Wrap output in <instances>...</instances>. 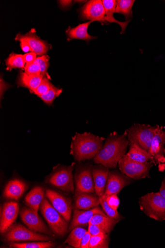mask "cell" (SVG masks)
<instances>
[{
  "label": "cell",
  "mask_w": 165,
  "mask_h": 248,
  "mask_svg": "<svg viewBox=\"0 0 165 248\" xmlns=\"http://www.w3.org/2000/svg\"><path fill=\"white\" fill-rule=\"evenodd\" d=\"M129 142L125 132L122 135L111 134L101 151L93 158V162L108 169L116 168L126 155Z\"/></svg>",
  "instance_id": "cell-1"
},
{
  "label": "cell",
  "mask_w": 165,
  "mask_h": 248,
  "mask_svg": "<svg viewBox=\"0 0 165 248\" xmlns=\"http://www.w3.org/2000/svg\"><path fill=\"white\" fill-rule=\"evenodd\" d=\"M105 140L90 133H77L73 138L70 154L78 162L94 158L103 148Z\"/></svg>",
  "instance_id": "cell-2"
},
{
  "label": "cell",
  "mask_w": 165,
  "mask_h": 248,
  "mask_svg": "<svg viewBox=\"0 0 165 248\" xmlns=\"http://www.w3.org/2000/svg\"><path fill=\"white\" fill-rule=\"evenodd\" d=\"M140 209L149 217L165 220V199L159 192L150 193L139 199Z\"/></svg>",
  "instance_id": "cell-3"
},
{
  "label": "cell",
  "mask_w": 165,
  "mask_h": 248,
  "mask_svg": "<svg viewBox=\"0 0 165 248\" xmlns=\"http://www.w3.org/2000/svg\"><path fill=\"white\" fill-rule=\"evenodd\" d=\"M157 127L158 125L134 124L126 131L129 144L135 143L150 153Z\"/></svg>",
  "instance_id": "cell-4"
},
{
  "label": "cell",
  "mask_w": 165,
  "mask_h": 248,
  "mask_svg": "<svg viewBox=\"0 0 165 248\" xmlns=\"http://www.w3.org/2000/svg\"><path fill=\"white\" fill-rule=\"evenodd\" d=\"M40 210L51 231L57 235L64 236L68 230V222L45 198L42 202Z\"/></svg>",
  "instance_id": "cell-5"
},
{
  "label": "cell",
  "mask_w": 165,
  "mask_h": 248,
  "mask_svg": "<svg viewBox=\"0 0 165 248\" xmlns=\"http://www.w3.org/2000/svg\"><path fill=\"white\" fill-rule=\"evenodd\" d=\"M4 241L15 242L26 241H48L53 238L49 235L35 232L23 225L17 223L11 225L4 237Z\"/></svg>",
  "instance_id": "cell-6"
},
{
  "label": "cell",
  "mask_w": 165,
  "mask_h": 248,
  "mask_svg": "<svg viewBox=\"0 0 165 248\" xmlns=\"http://www.w3.org/2000/svg\"><path fill=\"white\" fill-rule=\"evenodd\" d=\"M118 165L122 173L135 180L150 177V171L152 167L151 162H137L130 159L126 155L119 162Z\"/></svg>",
  "instance_id": "cell-7"
},
{
  "label": "cell",
  "mask_w": 165,
  "mask_h": 248,
  "mask_svg": "<svg viewBox=\"0 0 165 248\" xmlns=\"http://www.w3.org/2000/svg\"><path fill=\"white\" fill-rule=\"evenodd\" d=\"M74 168L73 164L72 166L60 169L47 179V182L62 191L74 193L75 186L73 171Z\"/></svg>",
  "instance_id": "cell-8"
},
{
  "label": "cell",
  "mask_w": 165,
  "mask_h": 248,
  "mask_svg": "<svg viewBox=\"0 0 165 248\" xmlns=\"http://www.w3.org/2000/svg\"><path fill=\"white\" fill-rule=\"evenodd\" d=\"M79 12L80 17L83 20L107 24L105 9L101 0H90L82 7Z\"/></svg>",
  "instance_id": "cell-9"
},
{
  "label": "cell",
  "mask_w": 165,
  "mask_h": 248,
  "mask_svg": "<svg viewBox=\"0 0 165 248\" xmlns=\"http://www.w3.org/2000/svg\"><path fill=\"white\" fill-rule=\"evenodd\" d=\"M20 216L22 222L32 231L50 236L55 234L30 208H23L20 212Z\"/></svg>",
  "instance_id": "cell-10"
},
{
  "label": "cell",
  "mask_w": 165,
  "mask_h": 248,
  "mask_svg": "<svg viewBox=\"0 0 165 248\" xmlns=\"http://www.w3.org/2000/svg\"><path fill=\"white\" fill-rule=\"evenodd\" d=\"M45 196L50 201L55 209L69 222L73 208L72 200L50 189L46 190Z\"/></svg>",
  "instance_id": "cell-11"
},
{
  "label": "cell",
  "mask_w": 165,
  "mask_h": 248,
  "mask_svg": "<svg viewBox=\"0 0 165 248\" xmlns=\"http://www.w3.org/2000/svg\"><path fill=\"white\" fill-rule=\"evenodd\" d=\"M91 165L80 166L75 174L76 191L93 193L95 192Z\"/></svg>",
  "instance_id": "cell-12"
},
{
  "label": "cell",
  "mask_w": 165,
  "mask_h": 248,
  "mask_svg": "<svg viewBox=\"0 0 165 248\" xmlns=\"http://www.w3.org/2000/svg\"><path fill=\"white\" fill-rule=\"evenodd\" d=\"M15 40L16 41H23L28 43L31 51L38 56L45 55L50 48V45L38 36L34 30L30 31L26 34H17Z\"/></svg>",
  "instance_id": "cell-13"
},
{
  "label": "cell",
  "mask_w": 165,
  "mask_h": 248,
  "mask_svg": "<svg viewBox=\"0 0 165 248\" xmlns=\"http://www.w3.org/2000/svg\"><path fill=\"white\" fill-rule=\"evenodd\" d=\"M132 179L117 170L109 171L104 195L119 194L125 187L133 183Z\"/></svg>",
  "instance_id": "cell-14"
},
{
  "label": "cell",
  "mask_w": 165,
  "mask_h": 248,
  "mask_svg": "<svg viewBox=\"0 0 165 248\" xmlns=\"http://www.w3.org/2000/svg\"><path fill=\"white\" fill-rule=\"evenodd\" d=\"M165 128L158 125L150 151L154 164L165 162Z\"/></svg>",
  "instance_id": "cell-15"
},
{
  "label": "cell",
  "mask_w": 165,
  "mask_h": 248,
  "mask_svg": "<svg viewBox=\"0 0 165 248\" xmlns=\"http://www.w3.org/2000/svg\"><path fill=\"white\" fill-rule=\"evenodd\" d=\"M19 205L15 202H6L1 214L0 231L5 233L15 220L19 213Z\"/></svg>",
  "instance_id": "cell-16"
},
{
  "label": "cell",
  "mask_w": 165,
  "mask_h": 248,
  "mask_svg": "<svg viewBox=\"0 0 165 248\" xmlns=\"http://www.w3.org/2000/svg\"><path fill=\"white\" fill-rule=\"evenodd\" d=\"M98 214L107 216L99 207L84 211L74 209L73 220L70 223L68 231H72L75 228L81 227L89 225L92 217Z\"/></svg>",
  "instance_id": "cell-17"
},
{
  "label": "cell",
  "mask_w": 165,
  "mask_h": 248,
  "mask_svg": "<svg viewBox=\"0 0 165 248\" xmlns=\"http://www.w3.org/2000/svg\"><path fill=\"white\" fill-rule=\"evenodd\" d=\"M74 199V209L88 210L100 204L99 197L90 193L75 191Z\"/></svg>",
  "instance_id": "cell-18"
},
{
  "label": "cell",
  "mask_w": 165,
  "mask_h": 248,
  "mask_svg": "<svg viewBox=\"0 0 165 248\" xmlns=\"http://www.w3.org/2000/svg\"><path fill=\"white\" fill-rule=\"evenodd\" d=\"M109 173V169L102 165L92 167V175L94 186H95V192L99 197L104 194Z\"/></svg>",
  "instance_id": "cell-19"
},
{
  "label": "cell",
  "mask_w": 165,
  "mask_h": 248,
  "mask_svg": "<svg viewBox=\"0 0 165 248\" xmlns=\"http://www.w3.org/2000/svg\"><path fill=\"white\" fill-rule=\"evenodd\" d=\"M28 188L26 183L19 179L11 180L6 186L4 191V197L18 200L25 193Z\"/></svg>",
  "instance_id": "cell-20"
},
{
  "label": "cell",
  "mask_w": 165,
  "mask_h": 248,
  "mask_svg": "<svg viewBox=\"0 0 165 248\" xmlns=\"http://www.w3.org/2000/svg\"><path fill=\"white\" fill-rule=\"evenodd\" d=\"M45 189L37 186L32 189L25 198L26 205L38 215V210L44 199Z\"/></svg>",
  "instance_id": "cell-21"
},
{
  "label": "cell",
  "mask_w": 165,
  "mask_h": 248,
  "mask_svg": "<svg viewBox=\"0 0 165 248\" xmlns=\"http://www.w3.org/2000/svg\"><path fill=\"white\" fill-rule=\"evenodd\" d=\"M102 2L105 11L106 22L119 24L121 28V34L125 33L130 20L121 22L117 20L114 18L113 15L116 11L117 1H115V0H103Z\"/></svg>",
  "instance_id": "cell-22"
},
{
  "label": "cell",
  "mask_w": 165,
  "mask_h": 248,
  "mask_svg": "<svg viewBox=\"0 0 165 248\" xmlns=\"http://www.w3.org/2000/svg\"><path fill=\"white\" fill-rule=\"evenodd\" d=\"M129 145V151L126 155L130 159L141 163H154L153 157L150 153L135 143H130Z\"/></svg>",
  "instance_id": "cell-23"
},
{
  "label": "cell",
  "mask_w": 165,
  "mask_h": 248,
  "mask_svg": "<svg viewBox=\"0 0 165 248\" xmlns=\"http://www.w3.org/2000/svg\"><path fill=\"white\" fill-rule=\"evenodd\" d=\"M92 21H89L85 23L80 24L76 27L71 29L67 31L68 40L81 39L89 41L92 39L97 38L90 35L88 32L89 26Z\"/></svg>",
  "instance_id": "cell-24"
},
{
  "label": "cell",
  "mask_w": 165,
  "mask_h": 248,
  "mask_svg": "<svg viewBox=\"0 0 165 248\" xmlns=\"http://www.w3.org/2000/svg\"><path fill=\"white\" fill-rule=\"evenodd\" d=\"M44 78L42 75L33 76L28 75L25 72H21L18 78L17 85L18 86L29 89L30 92L39 85Z\"/></svg>",
  "instance_id": "cell-25"
},
{
  "label": "cell",
  "mask_w": 165,
  "mask_h": 248,
  "mask_svg": "<svg viewBox=\"0 0 165 248\" xmlns=\"http://www.w3.org/2000/svg\"><path fill=\"white\" fill-rule=\"evenodd\" d=\"M120 220L112 218L107 216L96 215L90 220L89 223L99 225L109 234L113 230L116 224Z\"/></svg>",
  "instance_id": "cell-26"
},
{
  "label": "cell",
  "mask_w": 165,
  "mask_h": 248,
  "mask_svg": "<svg viewBox=\"0 0 165 248\" xmlns=\"http://www.w3.org/2000/svg\"><path fill=\"white\" fill-rule=\"evenodd\" d=\"M88 231L81 227L73 229L64 242L75 248H80L82 239Z\"/></svg>",
  "instance_id": "cell-27"
},
{
  "label": "cell",
  "mask_w": 165,
  "mask_h": 248,
  "mask_svg": "<svg viewBox=\"0 0 165 248\" xmlns=\"http://www.w3.org/2000/svg\"><path fill=\"white\" fill-rule=\"evenodd\" d=\"M135 1L133 0H119L117 1L115 13L124 15L126 20L132 17V8Z\"/></svg>",
  "instance_id": "cell-28"
},
{
  "label": "cell",
  "mask_w": 165,
  "mask_h": 248,
  "mask_svg": "<svg viewBox=\"0 0 165 248\" xmlns=\"http://www.w3.org/2000/svg\"><path fill=\"white\" fill-rule=\"evenodd\" d=\"M55 246V243L51 241L24 243L10 242L9 244L10 248H51Z\"/></svg>",
  "instance_id": "cell-29"
},
{
  "label": "cell",
  "mask_w": 165,
  "mask_h": 248,
  "mask_svg": "<svg viewBox=\"0 0 165 248\" xmlns=\"http://www.w3.org/2000/svg\"><path fill=\"white\" fill-rule=\"evenodd\" d=\"M25 64L26 62L23 60L22 55L16 54L14 53L10 54L6 60V64L7 66V70L25 69Z\"/></svg>",
  "instance_id": "cell-30"
},
{
  "label": "cell",
  "mask_w": 165,
  "mask_h": 248,
  "mask_svg": "<svg viewBox=\"0 0 165 248\" xmlns=\"http://www.w3.org/2000/svg\"><path fill=\"white\" fill-rule=\"evenodd\" d=\"M110 241L108 234L91 236L89 248H108Z\"/></svg>",
  "instance_id": "cell-31"
},
{
  "label": "cell",
  "mask_w": 165,
  "mask_h": 248,
  "mask_svg": "<svg viewBox=\"0 0 165 248\" xmlns=\"http://www.w3.org/2000/svg\"><path fill=\"white\" fill-rule=\"evenodd\" d=\"M62 92V90L59 89L53 84L49 90V91L46 93L38 96L46 104L51 106L53 104L55 99L59 97Z\"/></svg>",
  "instance_id": "cell-32"
},
{
  "label": "cell",
  "mask_w": 165,
  "mask_h": 248,
  "mask_svg": "<svg viewBox=\"0 0 165 248\" xmlns=\"http://www.w3.org/2000/svg\"><path fill=\"white\" fill-rule=\"evenodd\" d=\"M99 200L103 210L108 217L117 220L122 219L123 217L119 212L113 209L108 205L104 195L99 197Z\"/></svg>",
  "instance_id": "cell-33"
},
{
  "label": "cell",
  "mask_w": 165,
  "mask_h": 248,
  "mask_svg": "<svg viewBox=\"0 0 165 248\" xmlns=\"http://www.w3.org/2000/svg\"><path fill=\"white\" fill-rule=\"evenodd\" d=\"M52 84L48 78L44 77L39 85L36 89L30 91V93L38 96L44 95L49 91Z\"/></svg>",
  "instance_id": "cell-34"
},
{
  "label": "cell",
  "mask_w": 165,
  "mask_h": 248,
  "mask_svg": "<svg viewBox=\"0 0 165 248\" xmlns=\"http://www.w3.org/2000/svg\"><path fill=\"white\" fill-rule=\"evenodd\" d=\"M49 59V56L45 55L37 58L34 62L40 67L41 75L44 77L46 75L47 70H48L50 66Z\"/></svg>",
  "instance_id": "cell-35"
},
{
  "label": "cell",
  "mask_w": 165,
  "mask_h": 248,
  "mask_svg": "<svg viewBox=\"0 0 165 248\" xmlns=\"http://www.w3.org/2000/svg\"><path fill=\"white\" fill-rule=\"evenodd\" d=\"M25 73L28 75L39 76L41 75L40 67L34 62L27 63L25 68Z\"/></svg>",
  "instance_id": "cell-36"
},
{
  "label": "cell",
  "mask_w": 165,
  "mask_h": 248,
  "mask_svg": "<svg viewBox=\"0 0 165 248\" xmlns=\"http://www.w3.org/2000/svg\"><path fill=\"white\" fill-rule=\"evenodd\" d=\"M108 205L113 209L117 210L120 204V201L117 194L106 196L104 194Z\"/></svg>",
  "instance_id": "cell-37"
},
{
  "label": "cell",
  "mask_w": 165,
  "mask_h": 248,
  "mask_svg": "<svg viewBox=\"0 0 165 248\" xmlns=\"http://www.w3.org/2000/svg\"><path fill=\"white\" fill-rule=\"evenodd\" d=\"M88 232L91 236H96L102 234H107L106 232L99 226V225L90 223H89L88 225Z\"/></svg>",
  "instance_id": "cell-38"
},
{
  "label": "cell",
  "mask_w": 165,
  "mask_h": 248,
  "mask_svg": "<svg viewBox=\"0 0 165 248\" xmlns=\"http://www.w3.org/2000/svg\"><path fill=\"white\" fill-rule=\"evenodd\" d=\"M37 56L35 53L31 52L23 55V58L26 64L30 63L35 62L37 59Z\"/></svg>",
  "instance_id": "cell-39"
},
{
  "label": "cell",
  "mask_w": 165,
  "mask_h": 248,
  "mask_svg": "<svg viewBox=\"0 0 165 248\" xmlns=\"http://www.w3.org/2000/svg\"><path fill=\"white\" fill-rule=\"evenodd\" d=\"M91 237V235L87 232L82 239L80 248H89Z\"/></svg>",
  "instance_id": "cell-40"
},
{
  "label": "cell",
  "mask_w": 165,
  "mask_h": 248,
  "mask_svg": "<svg viewBox=\"0 0 165 248\" xmlns=\"http://www.w3.org/2000/svg\"><path fill=\"white\" fill-rule=\"evenodd\" d=\"M11 87L8 84H7L4 80L3 79V78L1 77V99H2L3 97V95H4L5 92L6 90Z\"/></svg>",
  "instance_id": "cell-41"
},
{
  "label": "cell",
  "mask_w": 165,
  "mask_h": 248,
  "mask_svg": "<svg viewBox=\"0 0 165 248\" xmlns=\"http://www.w3.org/2000/svg\"><path fill=\"white\" fill-rule=\"evenodd\" d=\"M20 45L21 48L23 52L25 53L29 52V51L32 52L30 45L27 42L23 41L20 42Z\"/></svg>",
  "instance_id": "cell-42"
},
{
  "label": "cell",
  "mask_w": 165,
  "mask_h": 248,
  "mask_svg": "<svg viewBox=\"0 0 165 248\" xmlns=\"http://www.w3.org/2000/svg\"><path fill=\"white\" fill-rule=\"evenodd\" d=\"M159 193L165 199V178L162 182Z\"/></svg>",
  "instance_id": "cell-43"
},
{
  "label": "cell",
  "mask_w": 165,
  "mask_h": 248,
  "mask_svg": "<svg viewBox=\"0 0 165 248\" xmlns=\"http://www.w3.org/2000/svg\"><path fill=\"white\" fill-rule=\"evenodd\" d=\"M60 5L62 8H67L72 6L73 1H59Z\"/></svg>",
  "instance_id": "cell-44"
}]
</instances>
